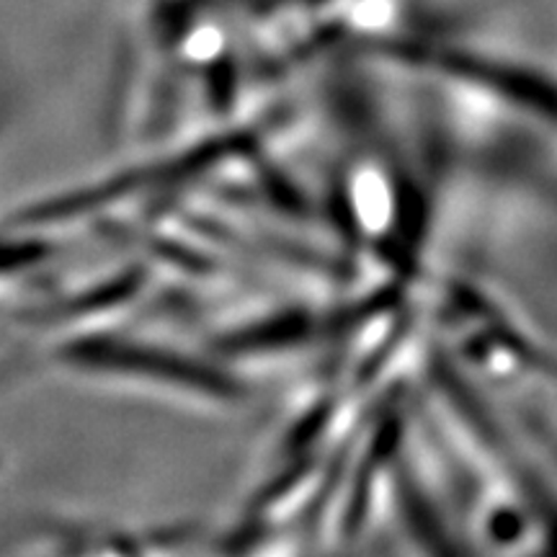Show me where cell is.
I'll list each match as a JSON object with an SVG mask.
<instances>
[{"mask_svg":"<svg viewBox=\"0 0 557 557\" xmlns=\"http://www.w3.org/2000/svg\"><path fill=\"white\" fill-rule=\"evenodd\" d=\"M62 369L81 380L109 385L152 389L156 395H176L207 406L233 408L246 400V385L233 374H222L207 361L189 359L165 346L137 344L114 336H78L60 348Z\"/></svg>","mask_w":557,"mask_h":557,"instance_id":"6da1fadb","label":"cell"}]
</instances>
